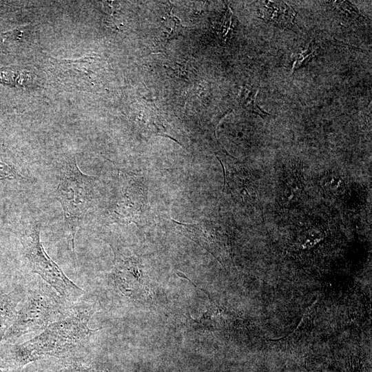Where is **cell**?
Here are the masks:
<instances>
[{
  "label": "cell",
  "mask_w": 372,
  "mask_h": 372,
  "mask_svg": "<svg viewBox=\"0 0 372 372\" xmlns=\"http://www.w3.org/2000/svg\"><path fill=\"white\" fill-rule=\"evenodd\" d=\"M94 305L81 302L70 306L59 320L23 343L0 346V369L21 372L28 364L48 357H65L85 344L99 329L89 328Z\"/></svg>",
  "instance_id": "1"
},
{
  "label": "cell",
  "mask_w": 372,
  "mask_h": 372,
  "mask_svg": "<svg viewBox=\"0 0 372 372\" xmlns=\"http://www.w3.org/2000/svg\"><path fill=\"white\" fill-rule=\"evenodd\" d=\"M96 178L83 173L75 156L69 157L60 169L54 191L64 216V235L70 255L76 260L75 237L96 195Z\"/></svg>",
  "instance_id": "2"
},
{
  "label": "cell",
  "mask_w": 372,
  "mask_h": 372,
  "mask_svg": "<svg viewBox=\"0 0 372 372\" xmlns=\"http://www.w3.org/2000/svg\"><path fill=\"white\" fill-rule=\"evenodd\" d=\"M65 302L51 287L44 283L29 288L2 344L14 343L24 335L42 331L63 317L68 309Z\"/></svg>",
  "instance_id": "3"
},
{
  "label": "cell",
  "mask_w": 372,
  "mask_h": 372,
  "mask_svg": "<svg viewBox=\"0 0 372 372\" xmlns=\"http://www.w3.org/2000/svg\"><path fill=\"white\" fill-rule=\"evenodd\" d=\"M41 224L38 220L30 225L21 237L23 253L32 273L39 275L67 303H74L84 291L73 282L45 252L41 242Z\"/></svg>",
  "instance_id": "4"
},
{
  "label": "cell",
  "mask_w": 372,
  "mask_h": 372,
  "mask_svg": "<svg viewBox=\"0 0 372 372\" xmlns=\"http://www.w3.org/2000/svg\"><path fill=\"white\" fill-rule=\"evenodd\" d=\"M143 198L136 182L130 179L123 185L113 197L107 208L111 222L118 223H138L142 214Z\"/></svg>",
  "instance_id": "5"
},
{
  "label": "cell",
  "mask_w": 372,
  "mask_h": 372,
  "mask_svg": "<svg viewBox=\"0 0 372 372\" xmlns=\"http://www.w3.org/2000/svg\"><path fill=\"white\" fill-rule=\"evenodd\" d=\"M142 275L141 266L136 256L115 253L112 278L121 293L130 299L138 298L143 285Z\"/></svg>",
  "instance_id": "6"
},
{
  "label": "cell",
  "mask_w": 372,
  "mask_h": 372,
  "mask_svg": "<svg viewBox=\"0 0 372 372\" xmlns=\"http://www.w3.org/2000/svg\"><path fill=\"white\" fill-rule=\"evenodd\" d=\"M8 286L0 285V346L26 293V289L22 285Z\"/></svg>",
  "instance_id": "7"
},
{
  "label": "cell",
  "mask_w": 372,
  "mask_h": 372,
  "mask_svg": "<svg viewBox=\"0 0 372 372\" xmlns=\"http://www.w3.org/2000/svg\"><path fill=\"white\" fill-rule=\"evenodd\" d=\"M260 8L259 17L281 28H291L296 11L284 1H265Z\"/></svg>",
  "instance_id": "8"
},
{
  "label": "cell",
  "mask_w": 372,
  "mask_h": 372,
  "mask_svg": "<svg viewBox=\"0 0 372 372\" xmlns=\"http://www.w3.org/2000/svg\"><path fill=\"white\" fill-rule=\"evenodd\" d=\"M259 89H257L255 92H247L242 97L240 104L243 109L250 112L257 114L265 118L266 115L270 114L264 110H262L256 102V96L258 93Z\"/></svg>",
  "instance_id": "9"
},
{
  "label": "cell",
  "mask_w": 372,
  "mask_h": 372,
  "mask_svg": "<svg viewBox=\"0 0 372 372\" xmlns=\"http://www.w3.org/2000/svg\"><path fill=\"white\" fill-rule=\"evenodd\" d=\"M317 50L318 48L315 47L313 43H311L307 49L298 54L293 61L292 73L296 70L304 67L315 55Z\"/></svg>",
  "instance_id": "10"
},
{
  "label": "cell",
  "mask_w": 372,
  "mask_h": 372,
  "mask_svg": "<svg viewBox=\"0 0 372 372\" xmlns=\"http://www.w3.org/2000/svg\"><path fill=\"white\" fill-rule=\"evenodd\" d=\"M333 4L338 10L347 18L357 19L360 17L359 10L351 3L347 1H335Z\"/></svg>",
  "instance_id": "11"
},
{
  "label": "cell",
  "mask_w": 372,
  "mask_h": 372,
  "mask_svg": "<svg viewBox=\"0 0 372 372\" xmlns=\"http://www.w3.org/2000/svg\"><path fill=\"white\" fill-rule=\"evenodd\" d=\"M55 372H98L94 368L76 360H71Z\"/></svg>",
  "instance_id": "12"
},
{
  "label": "cell",
  "mask_w": 372,
  "mask_h": 372,
  "mask_svg": "<svg viewBox=\"0 0 372 372\" xmlns=\"http://www.w3.org/2000/svg\"><path fill=\"white\" fill-rule=\"evenodd\" d=\"M18 176L16 169L10 165L0 161V178H14Z\"/></svg>",
  "instance_id": "13"
},
{
  "label": "cell",
  "mask_w": 372,
  "mask_h": 372,
  "mask_svg": "<svg viewBox=\"0 0 372 372\" xmlns=\"http://www.w3.org/2000/svg\"><path fill=\"white\" fill-rule=\"evenodd\" d=\"M0 372H10V371H2L1 369H0Z\"/></svg>",
  "instance_id": "14"
},
{
  "label": "cell",
  "mask_w": 372,
  "mask_h": 372,
  "mask_svg": "<svg viewBox=\"0 0 372 372\" xmlns=\"http://www.w3.org/2000/svg\"><path fill=\"white\" fill-rule=\"evenodd\" d=\"M1 38H0V42H1Z\"/></svg>",
  "instance_id": "15"
}]
</instances>
